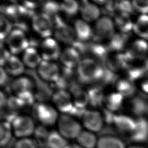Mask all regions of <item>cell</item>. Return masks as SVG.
Instances as JSON below:
<instances>
[{"mask_svg":"<svg viewBox=\"0 0 148 148\" xmlns=\"http://www.w3.org/2000/svg\"><path fill=\"white\" fill-rule=\"evenodd\" d=\"M139 88L143 93L148 95V72L140 79Z\"/></svg>","mask_w":148,"mask_h":148,"instance_id":"7bdbcfd3","label":"cell"},{"mask_svg":"<svg viewBox=\"0 0 148 148\" xmlns=\"http://www.w3.org/2000/svg\"><path fill=\"white\" fill-rule=\"evenodd\" d=\"M47 148H65L68 142L58 131H51L49 132L46 140Z\"/></svg>","mask_w":148,"mask_h":148,"instance_id":"f546056e","label":"cell"},{"mask_svg":"<svg viewBox=\"0 0 148 148\" xmlns=\"http://www.w3.org/2000/svg\"><path fill=\"white\" fill-rule=\"evenodd\" d=\"M58 10H60V3L58 4L56 2L48 1L43 5V12L47 14L51 17V14L56 16Z\"/></svg>","mask_w":148,"mask_h":148,"instance_id":"ab89813d","label":"cell"},{"mask_svg":"<svg viewBox=\"0 0 148 148\" xmlns=\"http://www.w3.org/2000/svg\"><path fill=\"white\" fill-rule=\"evenodd\" d=\"M31 25L33 30L43 39L51 37L53 32V21L49 15L43 12L32 16Z\"/></svg>","mask_w":148,"mask_h":148,"instance_id":"8992f818","label":"cell"},{"mask_svg":"<svg viewBox=\"0 0 148 148\" xmlns=\"http://www.w3.org/2000/svg\"><path fill=\"white\" fill-rule=\"evenodd\" d=\"M36 69L39 77L45 82L55 83L61 76L59 66L54 61L42 60Z\"/></svg>","mask_w":148,"mask_h":148,"instance_id":"8fae6325","label":"cell"},{"mask_svg":"<svg viewBox=\"0 0 148 148\" xmlns=\"http://www.w3.org/2000/svg\"><path fill=\"white\" fill-rule=\"evenodd\" d=\"M73 28L75 29L76 40L86 42H88L94 36L93 29L88 23L83 19H77L74 22Z\"/></svg>","mask_w":148,"mask_h":148,"instance_id":"d6986e66","label":"cell"},{"mask_svg":"<svg viewBox=\"0 0 148 148\" xmlns=\"http://www.w3.org/2000/svg\"><path fill=\"white\" fill-rule=\"evenodd\" d=\"M0 145L5 146L10 141L13 135L11 123L6 121H2L0 125Z\"/></svg>","mask_w":148,"mask_h":148,"instance_id":"1f68e13d","label":"cell"},{"mask_svg":"<svg viewBox=\"0 0 148 148\" xmlns=\"http://www.w3.org/2000/svg\"><path fill=\"white\" fill-rule=\"evenodd\" d=\"M65 148H83V147H82L77 143H68V145L65 147Z\"/></svg>","mask_w":148,"mask_h":148,"instance_id":"bcb514c9","label":"cell"},{"mask_svg":"<svg viewBox=\"0 0 148 148\" xmlns=\"http://www.w3.org/2000/svg\"><path fill=\"white\" fill-rule=\"evenodd\" d=\"M10 90L14 96L25 103L32 102L34 97V85L32 80L25 76H20L10 84Z\"/></svg>","mask_w":148,"mask_h":148,"instance_id":"277c9868","label":"cell"},{"mask_svg":"<svg viewBox=\"0 0 148 148\" xmlns=\"http://www.w3.org/2000/svg\"><path fill=\"white\" fill-rule=\"evenodd\" d=\"M72 101L73 106L85 109V108L90 103L88 92L79 87L72 88Z\"/></svg>","mask_w":148,"mask_h":148,"instance_id":"f1b7e54d","label":"cell"},{"mask_svg":"<svg viewBox=\"0 0 148 148\" xmlns=\"http://www.w3.org/2000/svg\"><path fill=\"white\" fill-rule=\"evenodd\" d=\"M80 9V5L76 1L67 0L60 3V10L65 15L73 17L78 13Z\"/></svg>","mask_w":148,"mask_h":148,"instance_id":"d6a6232c","label":"cell"},{"mask_svg":"<svg viewBox=\"0 0 148 148\" xmlns=\"http://www.w3.org/2000/svg\"><path fill=\"white\" fill-rule=\"evenodd\" d=\"M120 138L113 135H103L98 139L96 148H127Z\"/></svg>","mask_w":148,"mask_h":148,"instance_id":"d4e9b609","label":"cell"},{"mask_svg":"<svg viewBox=\"0 0 148 148\" xmlns=\"http://www.w3.org/2000/svg\"><path fill=\"white\" fill-rule=\"evenodd\" d=\"M59 59L65 68L72 69L77 68L80 61V53L73 47H67L61 51Z\"/></svg>","mask_w":148,"mask_h":148,"instance_id":"2e32d148","label":"cell"},{"mask_svg":"<svg viewBox=\"0 0 148 148\" xmlns=\"http://www.w3.org/2000/svg\"><path fill=\"white\" fill-rule=\"evenodd\" d=\"M55 18L53 20V34L55 39L66 44H73L76 41V36L73 27L60 19L58 16H55Z\"/></svg>","mask_w":148,"mask_h":148,"instance_id":"52a82bcc","label":"cell"},{"mask_svg":"<svg viewBox=\"0 0 148 148\" xmlns=\"http://www.w3.org/2000/svg\"><path fill=\"white\" fill-rule=\"evenodd\" d=\"M38 51L42 60L49 61H54L59 58L61 52L57 40L52 37L43 39Z\"/></svg>","mask_w":148,"mask_h":148,"instance_id":"9c48e42d","label":"cell"},{"mask_svg":"<svg viewBox=\"0 0 148 148\" xmlns=\"http://www.w3.org/2000/svg\"><path fill=\"white\" fill-rule=\"evenodd\" d=\"M132 31L139 38L148 39V14H139L134 21Z\"/></svg>","mask_w":148,"mask_h":148,"instance_id":"4316f807","label":"cell"},{"mask_svg":"<svg viewBox=\"0 0 148 148\" xmlns=\"http://www.w3.org/2000/svg\"><path fill=\"white\" fill-rule=\"evenodd\" d=\"M113 123L119 131L130 135L135 129L136 120L129 116L119 114L115 115Z\"/></svg>","mask_w":148,"mask_h":148,"instance_id":"ffe728a7","label":"cell"},{"mask_svg":"<svg viewBox=\"0 0 148 148\" xmlns=\"http://www.w3.org/2000/svg\"><path fill=\"white\" fill-rule=\"evenodd\" d=\"M79 12L82 19L87 23L96 21L100 17V9L96 3L92 2H83V3L80 5Z\"/></svg>","mask_w":148,"mask_h":148,"instance_id":"e0dca14e","label":"cell"},{"mask_svg":"<svg viewBox=\"0 0 148 148\" xmlns=\"http://www.w3.org/2000/svg\"><path fill=\"white\" fill-rule=\"evenodd\" d=\"M147 105H146L145 103L140 100L135 99L132 101V110L136 114H141L145 112V110H147Z\"/></svg>","mask_w":148,"mask_h":148,"instance_id":"60d3db41","label":"cell"},{"mask_svg":"<svg viewBox=\"0 0 148 148\" xmlns=\"http://www.w3.org/2000/svg\"><path fill=\"white\" fill-rule=\"evenodd\" d=\"M108 50H109L108 47H105L101 45L95 44L92 45L90 47V51L92 56L100 60L107 59L108 57L107 55Z\"/></svg>","mask_w":148,"mask_h":148,"instance_id":"d590c367","label":"cell"},{"mask_svg":"<svg viewBox=\"0 0 148 148\" xmlns=\"http://www.w3.org/2000/svg\"><path fill=\"white\" fill-rule=\"evenodd\" d=\"M93 32L94 36L99 40L110 39L115 34L113 20L108 16L100 17L95 21Z\"/></svg>","mask_w":148,"mask_h":148,"instance_id":"30bf717a","label":"cell"},{"mask_svg":"<svg viewBox=\"0 0 148 148\" xmlns=\"http://www.w3.org/2000/svg\"><path fill=\"white\" fill-rule=\"evenodd\" d=\"M147 112H148V105H147Z\"/></svg>","mask_w":148,"mask_h":148,"instance_id":"7dc6e473","label":"cell"},{"mask_svg":"<svg viewBox=\"0 0 148 148\" xmlns=\"http://www.w3.org/2000/svg\"><path fill=\"white\" fill-rule=\"evenodd\" d=\"M105 69L92 58L82 59L76 68L79 80L84 84L92 83L101 79Z\"/></svg>","mask_w":148,"mask_h":148,"instance_id":"6da1fadb","label":"cell"},{"mask_svg":"<svg viewBox=\"0 0 148 148\" xmlns=\"http://www.w3.org/2000/svg\"><path fill=\"white\" fill-rule=\"evenodd\" d=\"M21 61L24 66L30 68H37L42 61V58L37 50L34 46H29L23 52Z\"/></svg>","mask_w":148,"mask_h":148,"instance_id":"7402d4cb","label":"cell"},{"mask_svg":"<svg viewBox=\"0 0 148 148\" xmlns=\"http://www.w3.org/2000/svg\"><path fill=\"white\" fill-rule=\"evenodd\" d=\"M12 148H38L35 140L29 138L18 139L13 145Z\"/></svg>","mask_w":148,"mask_h":148,"instance_id":"8d00e7d4","label":"cell"},{"mask_svg":"<svg viewBox=\"0 0 148 148\" xmlns=\"http://www.w3.org/2000/svg\"><path fill=\"white\" fill-rule=\"evenodd\" d=\"M34 114L42 125L47 127L53 125L59 117L57 110L46 103H39L34 108Z\"/></svg>","mask_w":148,"mask_h":148,"instance_id":"ba28073f","label":"cell"},{"mask_svg":"<svg viewBox=\"0 0 148 148\" xmlns=\"http://www.w3.org/2000/svg\"><path fill=\"white\" fill-rule=\"evenodd\" d=\"M82 123L85 130L94 133L101 131L103 127V117L96 110H86L82 116Z\"/></svg>","mask_w":148,"mask_h":148,"instance_id":"7c38bea8","label":"cell"},{"mask_svg":"<svg viewBox=\"0 0 148 148\" xmlns=\"http://www.w3.org/2000/svg\"><path fill=\"white\" fill-rule=\"evenodd\" d=\"M57 123L58 132L67 140L76 139L82 131L80 124L68 114H61Z\"/></svg>","mask_w":148,"mask_h":148,"instance_id":"3957f363","label":"cell"},{"mask_svg":"<svg viewBox=\"0 0 148 148\" xmlns=\"http://www.w3.org/2000/svg\"><path fill=\"white\" fill-rule=\"evenodd\" d=\"M8 73L5 72L2 67H1V73H0V83L1 86H5L8 80Z\"/></svg>","mask_w":148,"mask_h":148,"instance_id":"ee69618b","label":"cell"},{"mask_svg":"<svg viewBox=\"0 0 148 148\" xmlns=\"http://www.w3.org/2000/svg\"><path fill=\"white\" fill-rule=\"evenodd\" d=\"M135 143L142 144L148 140V120L140 117L136 120V125L134 132L130 135Z\"/></svg>","mask_w":148,"mask_h":148,"instance_id":"44dd1931","label":"cell"},{"mask_svg":"<svg viewBox=\"0 0 148 148\" xmlns=\"http://www.w3.org/2000/svg\"><path fill=\"white\" fill-rule=\"evenodd\" d=\"M52 101L62 114H69L73 107L72 95L65 90H58L52 95Z\"/></svg>","mask_w":148,"mask_h":148,"instance_id":"4fadbf2b","label":"cell"},{"mask_svg":"<svg viewBox=\"0 0 148 148\" xmlns=\"http://www.w3.org/2000/svg\"><path fill=\"white\" fill-rule=\"evenodd\" d=\"M127 148H148L145 146H143L142 144H139V143H134L133 145H131L130 146H129L128 147H127Z\"/></svg>","mask_w":148,"mask_h":148,"instance_id":"f6af8a7d","label":"cell"},{"mask_svg":"<svg viewBox=\"0 0 148 148\" xmlns=\"http://www.w3.org/2000/svg\"><path fill=\"white\" fill-rule=\"evenodd\" d=\"M98 139L95 133L87 130H82L76 139L77 143L83 148H95Z\"/></svg>","mask_w":148,"mask_h":148,"instance_id":"83f0119b","label":"cell"},{"mask_svg":"<svg viewBox=\"0 0 148 148\" xmlns=\"http://www.w3.org/2000/svg\"><path fill=\"white\" fill-rule=\"evenodd\" d=\"M8 75L17 76L24 71V65L16 55L10 54L1 65Z\"/></svg>","mask_w":148,"mask_h":148,"instance_id":"ac0fdd59","label":"cell"},{"mask_svg":"<svg viewBox=\"0 0 148 148\" xmlns=\"http://www.w3.org/2000/svg\"><path fill=\"white\" fill-rule=\"evenodd\" d=\"M116 91L120 94L124 98L131 97L136 91L134 82L127 77L119 79L116 83Z\"/></svg>","mask_w":148,"mask_h":148,"instance_id":"484cf974","label":"cell"},{"mask_svg":"<svg viewBox=\"0 0 148 148\" xmlns=\"http://www.w3.org/2000/svg\"><path fill=\"white\" fill-rule=\"evenodd\" d=\"M124 97L117 91L110 92L104 96L103 103L106 109L111 112H116L121 107Z\"/></svg>","mask_w":148,"mask_h":148,"instance_id":"cb8c5ba5","label":"cell"},{"mask_svg":"<svg viewBox=\"0 0 148 148\" xmlns=\"http://www.w3.org/2000/svg\"><path fill=\"white\" fill-rule=\"evenodd\" d=\"M28 38L24 30L14 28L5 39L6 49L13 55L23 53L29 45Z\"/></svg>","mask_w":148,"mask_h":148,"instance_id":"7a4b0ae2","label":"cell"},{"mask_svg":"<svg viewBox=\"0 0 148 148\" xmlns=\"http://www.w3.org/2000/svg\"><path fill=\"white\" fill-rule=\"evenodd\" d=\"M125 53L132 61H143L148 56L147 40L137 39L131 42Z\"/></svg>","mask_w":148,"mask_h":148,"instance_id":"5bb4252c","label":"cell"},{"mask_svg":"<svg viewBox=\"0 0 148 148\" xmlns=\"http://www.w3.org/2000/svg\"><path fill=\"white\" fill-rule=\"evenodd\" d=\"M125 35L121 33H116L109 39V45L108 49L109 50L115 51L116 53L121 52L123 50L125 46Z\"/></svg>","mask_w":148,"mask_h":148,"instance_id":"4dcf8cb0","label":"cell"},{"mask_svg":"<svg viewBox=\"0 0 148 148\" xmlns=\"http://www.w3.org/2000/svg\"><path fill=\"white\" fill-rule=\"evenodd\" d=\"M116 9L120 13L131 14L134 10L132 2L127 1H121L116 2Z\"/></svg>","mask_w":148,"mask_h":148,"instance_id":"f35d334b","label":"cell"},{"mask_svg":"<svg viewBox=\"0 0 148 148\" xmlns=\"http://www.w3.org/2000/svg\"><path fill=\"white\" fill-rule=\"evenodd\" d=\"M11 125L13 135L18 139L29 138L34 134L36 128L32 118L27 115L17 116Z\"/></svg>","mask_w":148,"mask_h":148,"instance_id":"5b68a950","label":"cell"},{"mask_svg":"<svg viewBox=\"0 0 148 148\" xmlns=\"http://www.w3.org/2000/svg\"><path fill=\"white\" fill-rule=\"evenodd\" d=\"M113 22L115 28L121 34L126 35L133 30L134 21L132 20L130 14L119 12L116 14Z\"/></svg>","mask_w":148,"mask_h":148,"instance_id":"603a6c76","label":"cell"},{"mask_svg":"<svg viewBox=\"0 0 148 148\" xmlns=\"http://www.w3.org/2000/svg\"><path fill=\"white\" fill-rule=\"evenodd\" d=\"M0 32H1V40L2 43L3 40H5L9 34L12 30V24L9 20L5 17L3 14H1V23H0Z\"/></svg>","mask_w":148,"mask_h":148,"instance_id":"e575fe53","label":"cell"},{"mask_svg":"<svg viewBox=\"0 0 148 148\" xmlns=\"http://www.w3.org/2000/svg\"><path fill=\"white\" fill-rule=\"evenodd\" d=\"M106 62L110 71H117L127 70L131 65L132 61L125 52H119L110 56H108Z\"/></svg>","mask_w":148,"mask_h":148,"instance_id":"9a60e30c","label":"cell"},{"mask_svg":"<svg viewBox=\"0 0 148 148\" xmlns=\"http://www.w3.org/2000/svg\"><path fill=\"white\" fill-rule=\"evenodd\" d=\"M90 102L92 105H99L100 103H103L104 95H103L101 88L98 87H94L90 88L87 91Z\"/></svg>","mask_w":148,"mask_h":148,"instance_id":"836d02e7","label":"cell"},{"mask_svg":"<svg viewBox=\"0 0 148 148\" xmlns=\"http://www.w3.org/2000/svg\"><path fill=\"white\" fill-rule=\"evenodd\" d=\"M49 132L47 131L45 126L42 125V126H38L35 128L34 134L36 138L38 139H45L46 141Z\"/></svg>","mask_w":148,"mask_h":148,"instance_id":"b9f144b4","label":"cell"},{"mask_svg":"<svg viewBox=\"0 0 148 148\" xmlns=\"http://www.w3.org/2000/svg\"><path fill=\"white\" fill-rule=\"evenodd\" d=\"M131 2L134 10L140 14H148V0H135Z\"/></svg>","mask_w":148,"mask_h":148,"instance_id":"74e56055","label":"cell"}]
</instances>
